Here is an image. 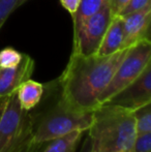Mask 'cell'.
Segmentation results:
<instances>
[{"label": "cell", "instance_id": "obj_1", "mask_svg": "<svg viewBox=\"0 0 151 152\" xmlns=\"http://www.w3.org/2000/svg\"><path fill=\"white\" fill-rule=\"evenodd\" d=\"M128 48L108 56H83L71 52L58 78L62 97L73 109L92 112L98 107L101 94L113 78Z\"/></svg>", "mask_w": 151, "mask_h": 152}, {"label": "cell", "instance_id": "obj_2", "mask_svg": "<svg viewBox=\"0 0 151 152\" xmlns=\"http://www.w3.org/2000/svg\"><path fill=\"white\" fill-rule=\"evenodd\" d=\"M32 125L33 141L47 143L73 130H88L92 112H82L71 108L62 97L58 79L44 85L39 102L28 111Z\"/></svg>", "mask_w": 151, "mask_h": 152}, {"label": "cell", "instance_id": "obj_3", "mask_svg": "<svg viewBox=\"0 0 151 152\" xmlns=\"http://www.w3.org/2000/svg\"><path fill=\"white\" fill-rule=\"evenodd\" d=\"M90 152H133L137 137L133 112L103 104L93 110L88 128Z\"/></svg>", "mask_w": 151, "mask_h": 152}, {"label": "cell", "instance_id": "obj_4", "mask_svg": "<svg viewBox=\"0 0 151 152\" xmlns=\"http://www.w3.org/2000/svg\"><path fill=\"white\" fill-rule=\"evenodd\" d=\"M151 64V40H142L128 48L113 78L101 94L98 106L107 102L116 93L133 83Z\"/></svg>", "mask_w": 151, "mask_h": 152}, {"label": "cell", "instance_id": "obj_5", "mask_svg": "<svg viewBox=\"0 0 151 152\" xmlns=\"http://www.w3.org/2000/svg\"><path fill=\"white\" fill-rule=\"evenodd\" d=\"M112 18L108 5L87 18L74 30L73 53L83 56L96 54Z\"/></svg>", "mask_w": 151, "mask_h": 152}, {"label": "cell", "instance_id": "obj_6", "mask_svg": "<svg viewBox=\"0 0 151 152\" xmlns=\"http://www.w3.org/2000/svg\"><path fill=\"white\" fill-rule=\"evenodd\" d=\"M151 102V64L133 83L116 93L107 102L112 106L133 112Z\"/></svg>", "mask_w": 151, "mask_h": 152}, {"label": "cell", "instance_id": "obj_7", "mask_svg": "<svg viewBox=\"0 0 151 152\" xmlns=\"http://www.w3.org/2000/svg\"><path fill=\"white\" fill-rule=\"evenodd\" d=\"M124 30V48H131L142 40H150L151 5L139 12L121 17Z\"/></svg>", "mask_w": 151, "mask_h": 152}, {"label": "cell", "instance_id": "obj_8", "mask_svg": "<svg viewBox=\"0 0 151 152\" xmlns=\"http://www.w3.org/2000/svg\"><path fill=\"white\" fill-rule=\"evenodd\" d=\"M35 62L28 54L23 53L20 63L14 67L0 68V98L8 97L18 87L29 80L33 74Z\"/></svg>", "mask_w": 151, "mask_h": 152}, {"label": "cell", "instance_id": "obj_9", "mask_svg": "<svg viewBox=\"0 0 151 152\" xmlns=\"http://www.w3.org/2000/svg\"><path fill=\"white\" fill-rule=\"evenodd\" d=\"M25 111L22 110L16 92L8 96L5 109L0 118V151L17 136L23 123Z\"/></svg>", "mask_w": 151, "mask_h": 152}, {"label": "cell", "instance_id": "obj_10", "mask_svg": "<svg viewBox=\"0 0 151 152\" xmlns=\"http://www.w3.org/2000/svg\"><path fill=\"white\" fill-rule=\"evenodd\" d=\"M123 49L125 48L122 19L119 16H115L112 18L95 55L108 56V55L115 54Z\"/></svg>", "mask_w": 151, "mask_h": 152}, {"label": "cell", "instance_id": "obj_11", "mask_svg": "<svg viewBox=\"0 0 151 152\" xmlns=\"http://www.w3.org/2000/svg\"><path fill=\"white\" fill-rule=\"evenodd\" d=\"M42 93H44V84L35 82L31 79L22 83L16 91L19 104L22 110L26 112L33 109L39 102Z\"/></svg>", "mask_w": 151, "mask_h": 152}, {"label": "cell", "instance_id": "obj_12", "mask_svg": "<svg viewBox=\"0 0 151 152\" xmlns=\"http://www.w3.org/2000/svg\"><path fill=\"white\" fill-rule=\"evenodd\" d=\"M84 130H73L59 138L53 139L46 143L40 152H76L84 134Z\"/></svg>", "mask_w": 151, "mask_h": 152}, {"label": "cell", "instance_id": "obj_13", "mask_svg": "<svg viewBox=\"0 0 151 152\" xmlns=\"http://www.w3.org/2000/svg\"><path fill=\"white\" fill-rule=\"evenodd\" d=\"M108 5V0H81L76 15L73 17L74 30L78 28L87 18L99 12Z\"/></svg>", "mask_w": 151, "mask_h": 152}, {"label": "cell", "instance_id": "obj_14", "mask_svg": "<svg viewBox=\"0 0 151 152\" xmlns=\"http://www.w3.org/2000/svg\"><path fill=\"white\" fill-rule=\"evenodd\" d=\"M136 120L137 134L151 132V102L133 112Z\"/></svg>", "mask_w": 151, "mask_h": 152}, {"label": "cell", "instance_id": "obj_15", "mask_svg": "<svg viewBox=\"0 0 151 152\" xmlns=\"http://www.w3.org/2000/svg\"><path fill=\"white\" fill-rule=\"evenodd\" d=\"M23 57V53L12 47H6L0 51V68H9L18 65Z\"/></svg>", "mask_w": 151, "mask_h": 152}, {"label": "cell", "instance_id": "obj_16", "mask_svg": "<svg viewBox=\"0 0 151 152\" xmlns=\"http://www.w3.org/2000/svg\"><path fill=\"white\" fill-rule=\"evenodd\" d=\"M26 0H0V29L6 22L8 17Z\"/></svg>", "mask_w": 151, "mask_h": 152}, {"label": "cell", "instance_id": "obj_17", "mask_svg": "<svg viewBox=\"0 0 151 152\" xmlns=\"http://www.w3.org/2000/svg\"><path fill=\"white\" fill-rule=\"evenodd\" d=\"M133 149V152H151V132L137 134Z\"/></svg>", "mask_w": 151, "mask_h": 152}, {"label": "cell", "instance_id": "obj_18", "mask_svg": "<svg viewBox=\"0 0 151 152\" xmlns=\"http://www.w3.org/2000/svg\"><path fill=\"white\" fill-rule=\"evenodd\" d=\"M151 5V0H129L128 3L124 6L120 14L118 15L119 17L126 16L131 12H139V10H143V8L147 7V6Z\"/></svg>", "mask_w": 151, "mask_h": 152}, {"label": "cell", "instance_id": "obj_19", "mask_svg": "<svg viewBox=\"0 0 151 152\" xmlns=\"http://www.w3.org/2000/svg\"><path fill=\"white\" fill-rule=\"evenodd\" d=\"M129 0H108V6L110 8L112 16H118L124 6L128 3Z\"/></svg>", "mask_w": 151, "mask_h": 152}, {"label": "cell", "instance_id": "obj_20", "mask_svg": "<svg viewBox=\"0 0 151 152\" xmlns=\"http://www.w3.org/2000/svg\"><path fill=\"white\" fill-rule=\"evenodd\" d=\"M44 145L46 143H35L32 137V139H30L18 152H40Z\"/></svg>", "mask_w": 151, "mask_h": 152}, {"label": "cell", "instance_id": "obj_21", "mask_svg": "<svg viewBox=\"0 0 151 152\" xmlns=\"http://www.w3.org/2000/svg\"><path fill=\"white\" fill-rule=\"evenodd\" d=\"M80 2L81 0H60L61 5L63 6L64 10H66L71 14V18L76 15L79 5H80Z\"/></svg>", "mask_w": 151, "mask_h": 152}, {"label": "cell", "instance_id": "obj_22", "mask_svg": "<svg viewBox=\"0 0 151 152\" xmlns=\"http://www.w3.org/2000/svg\"><path fill=\"white\" fill-rule=\"evenodd\" d=\"M7 98L8 97H2V98H0V118H1L2 114H3L4 109H5L6 102H7Z\"/></svg>", "mask_w": 151, "mask_h": 152}, {"label": "cell", "instance_id": "obj_23", "mask_svg": "<svg viewBox=\"0 0 151 152\" xmlns=\"http://www.w3.org/2000/svg\"><path fill=\"white\" fill-rule=\"evenodd\" d=\"M80 152H90V142H89L88 138L85 140V142H84V144H83Z\"/></svg>", "mask_w": 151, "mask_h": 152}]
</instances>
